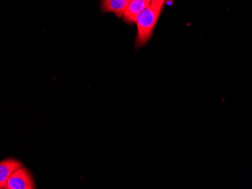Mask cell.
Returning <instances> with one entry per match:
<instances>
[{"label":"cell","mask_w":252,"mask_h":189,"mask_svg":"<svg viewBox=\"0 0 252 189\" xmlns=\"http://www.w3.org/2000/svg\"><path fill=\"white\" fill-rule=\"evenodd\" d=\"M165 2V0H152L150 5L137 16L135 21V45L137 48L145 46L151 40Z\"/></svg>","instance_id":"6da1fadb"},{"label":"cell","mask_w":252,"mask_h":189,"mask_svg":"<svg viewBox=\"0 0 252 189\" xmlns=\"http://www.w3.org/2000/svg\"><path fill=\"white\" fill-rule=\"evenodd\" d=\"M5 189H36V186L30 172L22 166L11 175Z\"/></svg>","instance_id":"7a4b0ae2"},{"label":"cell","mask_w":252,"mask_h":189,"mask_svg":"<svg viewBox=\"0 0 252 189\" xmlns=\"http://www.w3.org/2000/svg\"><path fill=\"white\" fill-rule=\"evenodd\" d=\"M151 1L152 0H131L122 18L126 23L130 25L135 23L137 16L150 5Z\"/></svg>","instance_id":"3957f363"},{"label":"cell","mask_w":252,"mask_h":189,"mask_svg":"<svg viewBox=\"0 0 252 189\" xmlns=\"http://www.w3.org/2000/svg\"><path fill=\"white\" fill-rule=\"evenodd\" d=\"M21 166V162L15 159H8L0 162V189H5L11 175Z\"/></svg>","instance_id":"277c9868"},{"label":"cell","mask_w":252,"mask_h":189,"mask_svg":"<svg viewBox=\"0 0 252 189\" xmlns=\"http://www.w3.org/2000/svg\"><path fill=\"white\" fill-rule=\"evenodd\" d=\"M131 0H102V11L106 13H113L118 17H123L125 10Z\"/></svg>","instance_id":"5b68a950"}]
</instances>
